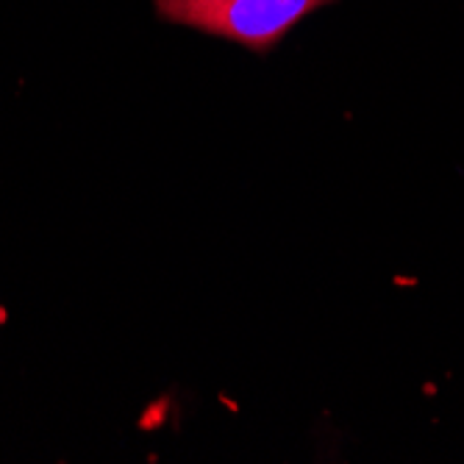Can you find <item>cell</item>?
<instances>
[{
  "label": "cell",
  "mask_w": 464,
  "mask_h": 464,
  "mask_svg": "<svg viewBox=\"0 0 464 464\" xmlns=\"http://www.w3.org/2000/svg\"><path fill=\"white\" fill-rule=\"evenodd\" d=\"M328 4L334 0H156V9L176 25L267 53L301 20Z\"/></svg>",
  "instance_id": "cell-1"
}]
</instances>
